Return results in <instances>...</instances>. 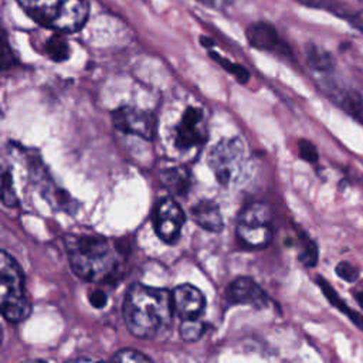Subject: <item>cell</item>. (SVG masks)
<instances>
[{"label": "cell", "instance_id": "obj_25", "mask_svg": "<svg viewBox=\"0 0 363 363\" xmlns=\"http://www.w3.org/2000/svg\"><path fill=\"white\" fill-rule=\"evenodd\" d=\"M335 271H336L337 277H340L342 279H345V281H347V282H354V281L359 278L357 269H356L352 264H349V262H346V261L339 262V264L336 265Z\"/></svg>", "mask_w": 363, "mask_h": 363}, {"label": "cell", "instance_id": "obj_3", "mask_svg": "<svg viewBox=\"0 0 363 363\" xmlns=\"http://www.w3.org/2000/svg\"><path fill=\"white\" fill-rule=\"evenodd\" d=\"M23 11L37 24L58 31L75 33L89 16L88 0H16Z\"/></svg>", "mask_w": 363, "mask_h": 363}, {"label": "cell", "instance_id": "obj_17", "mask_svg": "<svg viewBox=\"0 0 363 363\" xmlns=\"http://www.w3.org/2000/svg\"><path fill=\"white\" fill-rule=\"evenodd\" d=\"M306 60H308V64L316 71L328 72V71H332L335 67L333 57L328 51H325L323 48L315 44H308Z\"/></svg>", "mask_w": 363, "mask_h": 363}, {"label": "cell", "instance_id": "obj_5", "mask_svg": "<svg viewBox=\"0 0 363 363\" xmlns=\"http://www.w3.org/2000/svg\"><path fill=\"white\" fill-rule=\"evenodd\" d=\"M245 163V147L240 138L221 139L208 153V166L218 183L230 187L238 183Z\"/></svg>", "mask_w": 363, "mask_h": 363}, {"label": "cell", "instance_id": "obj_23", "mask_svg": "<svg viewBox=\"0 0 363 363\" xmlns=\"http://www.w3.org/2000/svg\"><path fill=\"white\" fill-rule=\"evenodd\" d=\"M1 201L7 207H13L17 204V196L13 189V179L10 172L3 173V184H1Z\"/></svg>", "mask_w": 363, "mask_h": 363}, {"label": "cell", "instance_id": "obj_9", "mask_svg": "<svg viewBox=\"0 0 363 363\" xmlns=\"http://www.w3.org/2000/svg\"><path fill=\"white\" fill-rule=\"evenodd\" d=\"M206 139L207 130L203 111L194 106L187 108L176 128V145L180 149H191L203 145Z\"/></svg>", "mask_w": 363, "mask_h": 363}, {"label": "cell", "instance_id": "obj_21", "mask_svg": "<svg viewBox=\"0 0 363 363\" xmlns=\"http://www.w3.org/2000/svg\"><path fill=\"white\" fill-rule=\"evenodd\" d=\"M302 4H306V6H311V7H320V9H325L328 11H332L343 18H349L352 17V14L347 11V10H343V6L342 4H337L336 0H296ZM352 21V20H350Z\"/></svg>", "mask_w": 363, "mask_h": 363}, {"label": "cell", "instance_id": "obj_2", "mask_svg": "<svg viewBox=\"0 0 363 363\" xmlns=\"http://www.w3.org/2000/svg\"><path fill=\"white\" fill-rule=\"evenodd\" d=\"M67 255L74 274L85 281L105 282L118 271L116 251L98 235H71L65 240Z\"/></svg>", "mask_w": 363, "mask_h": 363}, {"label": "cell", "instance_id": "obj_16", "mask_svg": "<svg viewBox=\"0 0 363 363\" xmlns=\"http://www.w3.org/2000/svg\"><path fill=\"white\" fill-rule=\"evenodd\" d=\"M316 282H318L320 291L323 292L325 298L330 302V305H332L333 308H336L337 311H340L343 315H346V316L353 322V325H356L360 330H363V316H362L359 312L353 311V309L339 296V294L332 288V285H330L326 279H323L322 277H316Z\"/></svg>", "mask_w": 363, "mask_h": 363}, {"label": "cell", "instance_id": "obj_31", "mask_svg": "<svg viewBox=\"0 0 363 363\" xmlns=\"http://www.w3.org/2000/svg\"><path fill=\"white\" fill-rule=\"evenodd\" d=\"M200 41H201V44H203V45H206V47H208V44H210V45H213V41H210V38H207V37H201V38H200Z\"/></svg>", "mask_w": 363, "mask_h": 363}, {"label": "cell", "instance_id": "obj_11", "mask_svg": "<svg viewBox=\"0 0 363 363\" xmlns=\"http://www.w3.org/2000/svg\"><path fill=\"white\" fill-rule=\"evenodd\" d=\"M172 298L174 312L179 315L182 320L200 318L201 312L204 311V295L199 288L190 284H182L176 286L172 292Z\"/></svg>", "mask_w": 363, "mask_h": 363}, {"label": "cell", "instance_id": "obj_28", "mask_svg": "<svg viewBox=\"0 0 363 363\" xmlns=\"http://www.w3.org/2000/svg\"><path fill=\"white\" fill-rule=\"evenodd\" d=\"M196 1L204 4L206 7L214 9V10H224L233 3V0H196Z\"/></svg>", "mask_w": 363, "mask_h": 363}, {"label": "cell", "instance_id": "obj_30", "mask_svg": "<svg viewBox=\"0 0 363 363\" xmlns=\"http://www.w3.org/2000/svg\"><path fill=\"white\" fill-rule=\"evenodd\" d=\"M354 299L357 301V303L362 306V309H363V291H360V292H356L354 294Z\"/></svg>", "mask_w": 363, "mask_h": 363}, {"label": "cell", "instance_id": "obj_19", "mask_svg": "<svg viewBox=\"0 0 363 363\" xmlns=\"http://www.w3.org/2000/svg\"><path fill=\"white\" fill-rule=\"evenodd\" d=\"M204 333V323L199 318L183 319L180 323V336L186 342H196Z\"/></svg>", "mask_w": 363, "mask_h": 363}, {"label": "cell", "instance_id": "obj_24", "mask_svg": "<svg viewBox=\"0 0 363 363\" xmlns=\"http://www.w3.org/2000/svg\"><path fill=\"white\" fill-rule=\"evenodd\" d=\"M113 362H152V359L135 349H121L112 356Z\"/></svg>", "mask_w": 363, "mask_h": 363}, {"label": "cell", "instance_id": "obj_7", "mask_svg": "<svg viewBox=\"0 0 363 363\" xmlns=\"http://www.w3.org/2000/svg\"><path fill=\"white\" fill-rule=\"evenodd\" d=\"M186 216L180 206L170 197H163L153 213L155 231L164 242L173 244L179 240Z\"/></svg>", "mask_w": 363, "mask_h": 363}, {"label": "cell", "instance_id": "obj_29", "mask_svg": "<svg viewBox=\"0 0 363 363\" xmlns=\"http://www.w3.org/2000/svg\"><path fill=\"white\" fill-rule=\"evenodd\" d=\"M13 64H14L13 51L10 50L7 41L4 40V44H3V69H7V68L11 67Z\"/></svg>", "mask_w": 363, "mask_h": 363}, {"label": "cell", "instance_id": "obj_1", "mask_svg": "<svg viewBox=\"0 0 363 363\" xmlns=\"http://www.w3.org/2000/svg\"><path fill=\"white\" fill-rule=\"evenodd\" d=\"M173 298L167 289L133 284L123 301V320L128 330L140 339H159L172 326Z\"/></svg>", "mask_w": 363, "mask_h": 363}, {"label": "cell", "instance_id": "obj_10", "mask_svg": "<svg viewBox=\"0 0 363 363\" xmlns=\"http://www.w3.org/2000/svg\"><path fill=\"white\" fill-rule=\"evenodd\" d=\"M225 299L230 305H250L255 309H262L268 303L267 294L254 279L248 277L234 279L225 289Z\"/></svg>", "mask_w": 363, "mask_h": 363}, {"label": "cell", "instance_id": "obj_6", "mask_svg": "<svg viewBox=\"0 0 363 363\" xmlns=\"http://www.w3.org/2000/svg\"><path fill=\"white\" fill-rule=\"evenodd\" d=\"M237 240L247 248H264L272 240L271 211L264 203L245 206L237 220Z\"/></svg>", "mask_w": 363, "mask_h": 363}, {"label": "cell", "instance_id": "obj_12", "mask_svg": "<svg viewBox=\"0 0 363 363\" xmlns=\"http://www.w3.org/2000/svg\"><path fill=\"white\" fill-rule=\"evenodd\" d=\"M245 35H247V41L254 48H258L262 51L279 52V54L289 52V48L286 47V44L279 38L275 27L271 26L269 23L257 21L248 26Z\"/></svg>", "mask_w": 363, "mask_h": 363}, {"label": "cell", "instance_id": "obj_26", "mask_svg": "<svg viewBox=\"0 0 363 363\" xmlns=\"http://www.w3.org/2000/svg\"><path fill=\"white\" fill-rule=\"evenodd\" d=\"M298 147H299V156L303 160H306L309 163H315L318 160V150L313 146V143H311L309 140H305V139L299 140Z\"/></svg>", "mask_w": 363, "mask_h": 363}, {"label": "cell", "instance_id": "obj_4", "mask_svg": "<svg viewBox=\"0 0 363 363\" xmlns=\"http://www.w3.org/2000/svg\"><path fill=\"white\" fill-rule=\"evenodd\" d=\"M0 308L4 319L13 323L27 319L31 312L24 274L17 261L4 250L0 254Z\"/></svg>", "mask_w": 363, "mask_h": 363}, {"label": "cell", "instance_id": "obj_14", "mask_svg": "<svg viewBox=\"0 0 363 363\" xmlns=\"http://www.w3.org/2000/svg\"><path fill=\"white\" fill-rule=\"evenodd\" d=\"M191 217L197 225L207 231H220L223 228V217L217 203L201 200L191 207Z\"/></svg>", "mask_w": 363, "mask_h": 363}, {"label": "cell", "instance_id": "obj_15", "mask_svg": "<svg viewBox=\"0 0 363 363\" xmlns=\"http://www.w3.org/2000/svg\"><path fill=\"white\" fill-rule=\"evenodd\" d=\"M162 186L173 194L184 196L191 184V177L187 169L184 167H170L159 173Z\"/></svg>", "mask_w": 363, "mask_h": 363}, {"label": "cell", "instance_id": "obj_27", "mask_svg": "<svg viewBox=\"0 0 363 363\" xmlns=\"http://www.w3.org/2000/svg\"><path fill=\"white\" fill-rule=\"evenodd\" d=\"M89 302L92 303L94 308L101 309V308H104V306L106 305V302H108L106 294H105L104 291H101V289H95V291H92V292L89 294Z\"/></svg>", "mask_w": 363, "mask_h": 363}, {"label": "cell", "instance_id": "obj_20", "mask_svg": "<svg viewBox=\"0 0 363 363\" xmlns=\"http://www.w3.org/2000/svg\"><path fill=\"white\" fill-rule=\"evenodd\" d=\"M210 55H211V58L214 60V61H217L225 71H228L238 82H241V84H244V82H247L248 81V78H250V72L242 67V65H240V64H234L233 61H230V60H227V58H224V57H221L220 54H217V52H214V51H210Z\"/></svg>", "mask_w": 363, "mask_h": 363}, {"label": "cell", "instance_id": "obj_8", "mask_svg": "<svg viewBox=\"0 0 363 363\" xmlns=\"http://www.w3.org/2000/svg\"><path fill=\"white\" fill-rule=\"evenodd\" d=\"M113 126L123 132L143 139H152L155 133V116L135 106H121L112 112Z\"/></svg>", "mask_w": 363, "mask_h": 363}, {"label": "cell", "instance_id": "obj_18", "mask_svg": "<svg viewBox=\"0 0 363 363\" xmlns=\"http://www.w3.org/2000/svg\"><path fill=\"white\" fill-rule=\"evenodd\" d=\"M62 34L64 33L57 31V34L51 35L45 43V52L55 62H62L69 57V44Z\"/></svg>", "mask_w": 363, "mask_h": 363}, {"label": "cell", "instance_id": "obj_22", "mask_svg": "<svg viewBox=\"0 0 363 363\" xmlns=\"http://www.w3.org/2000/svg\"><path fill=\"white\" fill-rule=\"evenodd\" d=\"M319 257V251H318V245L309 240L308 237L303 238V244H302V250L299 252V261L305 265V267H315L316 261Z\"/></svg>", "mask_w": 363, "mask_h": 363}, {"label": "cell", "instance_id": "obj_13", "mask_svg": "<svg viewBox=\"0 0 363 363\" xmlns=\"http://www.w3.org/2000/svg\"><path fill=\"white\" fill-rule=\"evenodd\" d=\"M326 92L340 109L363 125V99L356 91L330 82L326 86Z\"/></svg>", "mask_w": 363, "mask_h": 363}]
</instances>
